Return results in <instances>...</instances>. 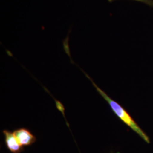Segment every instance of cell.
Wrapping results in <instances>:
<instances>
[{"instance_id": "obj_3", "label": "cell", "mask_w": 153, "mask_h": 153, "mask_svg": "<svg viewBox=\"0 0 153 153\" xmlns=\"http://www.w3.org/2000/svg\"><path fill=\"white\" fill-rule=\"evenodd\" d=\"M2 133L5 137V143L6 148L12 153H21L24 149L19 143L13 131L4 130Z\"/></svg>"}, {"instance_id": "obj_4", "label": "cell", "mask_w": 153, "mask_h": 153, "mask_svg": "<svg viewBox=\"0 0 153 153\" xmlns=\"http://www.w3.org/2000/svg\"><path fill=\"white\" fill-rule=\"evenodd\" d=\"M108 1L109 2H113L116 0H108ZM134 1L141 2L147 4L148 5L150 6L151 7H153V0H134Z\"/></svg>"}, {"instance_id": "obj_1", "label": "cell", "mask_w": 153, "mask_h": 153, "mask_svg": "<svg viewBox=\"0 0 153 153\" xmlns=\"http://www.w3.org/2000/svg\"><path fill=\"white\" fill-rule=\"evenodd\" d=\"M85 74L86 76H88V78L91 81L93 85L97 89L98 92L100 94V95L108 103L109 106L113 111V112L117 116V117L120 119L121 120L123 121L126 126H128L133 131H135L137 134L142 138L145 142L149 143L150 142L149 137H148V136L146 134V133L142 131L141 128L138 126L136 122L133 119L131 115L127 112L126 109L123 108L118 103H117L113 99L109 98V97L104 93L102 90H101L98 86H97V85L94 83L88 74H86V73Z\"/></svg>"}, {"instance_id": "obj_2", "label": "cell", "mask_w": 153, "mask_h": 153, "mask_svg": "<svg viewBox=\"0 0 153 153\" xmlns=\"http://www.w3.org/2000/svg\"><path fill=\"white\" fill-rule=\"evenodd\" d=\"M13 133L19 143L23 147L31 146L36 142V137L26 128H19L14 131Z\"/></svg>"}]
</instances>
